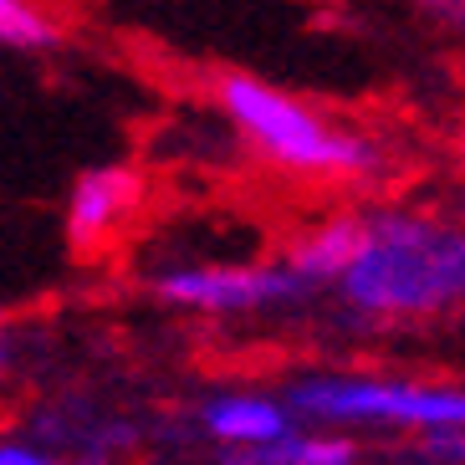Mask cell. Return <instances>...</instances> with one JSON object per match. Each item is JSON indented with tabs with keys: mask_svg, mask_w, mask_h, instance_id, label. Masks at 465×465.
<instances>
[{
	"mask_svg": "<svg viewBox=\"0 0 465 465\" xmlns=\"http://www.w3.org/2000/svg\"><path fill=\"white\" fill-rule=\"evenodd\" d=\"M149 292L174 312L200 317H266L317 297L287 261H190L149 276Z\"/></svg>",
	"mask_w": 465,
	"mask_h": 465,
	"instance_id": "obj_4",
	"label": "cell"
},
{
	"mask_svg": "<svg viewBox=\"0 0 465 465\" xmlns=\"http://www.w3.org/2000/svg\"><path fill=\"white\" fill-rule=\"evenodd\" d=\"M460 149H465V124H460Z\"/></svg>",
	"mask_w": 465,
	"mask_h": 465,
	"instance_id": "obj_12",
	"label": "cell"
},
{
	"mask_svg": "<svg viewBox=\"0 0 465 465\" xmlns=\"http://www.w3.org/2000/svg\"><path fill=\"white\" fill-rule=\"evenodd\" d=\"M424 450L435 455L440 465H465V430H445V435H430Z\"/></svg>",
	"mask_w": 465,
	"mask_h": 465,
	"instance_id": "obj_11",
	"label": "cell"
},
{
	"mask_svg": "<svg viewBox=\"0 0 465 465\" xmlns=\"http://www.w3.org/2000/svg\"><path fill=\"white\" fill-rule=\"evenodd\" d=\"M358 246H363V215H328V220H317V225H307V231L287 246L282 261H287L312 292H332L342 276H348Z\"/></svg>",
	"mask_w": 465,
	"mask_h": 465,
	"instance_id": "obj_7",
	"label": "cell"
},
{
	"mask_svg": "<svg viewBox=\"0 0 465 465\" xmlns=\"http://www.w3.org/2000/svg\"><path fill=\"white\" fill-rule=\"evenodd\" d=\"M0 465H62L46 445H36V440H5L0 445Z\"/></svg>",
	"mask_w": 465,
	"mask_h": 465,
	"instance_id": "obj_10",
	"label": "cell"
},
{
	"mask_svg": "<svg viewBox=\"0 0 465 465\" xmlns=\"http://www.w3.org/2000/svg\"><path fill=\"white\" fill-rule=\"evenodd\" d=\"M0 42L11 52H52L62 42V21L42 0H0Z\"/></svg>",
	"mask_w": 465,
	"mask_h": 465,
	"instance_id": "obj_9",
	"label": "cell"
},
{
	"mask_svg": "<svg viewBox=\"0 0 465 465\" xmlns=\"http://www.w3.org/2000/svg\"><path fill=\"white\" fill-rule=\"evenodd\" d=\"M143 205V179L128 164H93L67 190V241L77 251H103Z\"/></svg>",
	"mask_w": 465,
	"mask_h": 465,
	"instance_id": "obj_5",
	"label": "cell"
},
{
	"mask_svg": "<svg viewBox=\"0 0 465 465\" xmlns=\"http://www.w3.org/2000/svg\"><path fill=\"white\" fill-rule=\"evenodd\" d=\"M220 465H363L358 460V445L342 430H292L287 440H276V445H261V450H225Z\"/></svg>",
	"mask_w": 465,
	"mask_h": 465,
	"instance_id": "obj_8",
	"label": "cell"
},
{
	"mask_svg": "<svg viewBox=\"0 0 465 465\" xmlns=\"http://www.w3.org/2000/svg\"><path fill=\"white\" fill-rule=\"evenodd\" d=\"M332 297L358 322H440L465 307V215L383 205L363 215V246Z\"/></svg>",
	"mask_w": 465,
	"mask_h": 465,
	"instance_id": "obj_1",
	"label": "cell"
},
{
	"mask_svg": "<svg viewBox=\"0 0 465 465\" xmlns=\"http://www.w3.org/2000/svg\"><path fill=\"white\" fill-rule=\"evenodd\" d=\"M194 414L220 450H261V445L287 440L302 424L292 414L287 394H256V389H220Z\"/></svg>",
	"mask_w": 465,
	"mask_h": 465,
	"instance_id": "obj_6",
	"label": "cell"
},
{
	"mask_svg": "<svg viewBox=\"0 0 465 465\" xmlns=\"http://www.w3.org/2000/svg\"><path fill=\"white\" fill-rule=\"evenodd\" d=\"M215 103L235 138H246L251 149L282 174L297 179H369L383 169L379 138L363 128H348L328 118L322 108L272 87L266 77L251 72H220Z\"/></svg>",
	"mask_w": 465,
	"mask_h": 465,
	"instance_id": "obj_2",
	"label": "cell"
},
{
	"mask_svg": "<svg viewBox=\"0 0 465 465\" xmlns=\"http://www.w3.org/2000/svg\"><path fill=\"white\" fill-rule=\"evenodd\" d=\"M282 394L297 420L322 430H389L420 440L465 430V383H430L404 373H302Z\"/></svg>",
	"mask_w": 465,
	"mask_h": 465,
	"instance_id": "obj_3",
	"label": "cell"
}]
</instances>
